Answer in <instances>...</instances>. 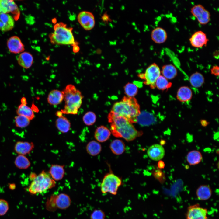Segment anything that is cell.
I'll list each match as a JSON object with an SVG mask.
<instances>
[{"label":"cell","mask_w":219,"mask_h":219,"mask_svg":"<svg viewBox=\"0 0 219 219\" xmlns=\"http://www.w3.org/2000/svg\"><path fill=\"white\" fill-rule=\"evenodd\" d=\"M108 118L110 123L111 132L116 137L130 141L143 134L142 131L137 130L132 123L123 117L116 116L110 112Z\"/></svg>","instance_id":"6da1fadb"},{"label":"cell","mask_w":219,"mask_h":219,"mask_svg":"<svg viewBox=\"0 0 219 219\" xmlns=\"http://www.w3.org/2000/svg\"><path fill=\"white\" fill-rule=\"evenodd\" d=\"M110 113L116 116L123 117L133 123H137L141 112L136 99L125 96L121 101L114 103Z\"/></svg>","instance_id":"7a4b0ae2"},{"label":"cell","mask_w":219,"mask_h":219,"mask_svg":"<svg viewBox=\"0 0 219 219\" xmlns=\"http://www.w3.org/2000/svg\"><path fill=\"white\" fill-rule=\"evenodd\" d=\"M62 92L65 104L61 112L65 114H77L83 98L81 92L72 84L67 85Z\"/></svg>","instance_id":"3957f363"},{"label":"cell","mask_w":219,"mask_h":219,"mask_svg":"<svg viewBox=\"0 0 219 219\" xmlns=\"http://www.w3.org/2000/svg\"><path fill=\"white\" fill-rule=\"evenodd\" d=\"M73 29L62 22L55 24L53 32L49 35L50 42L56 45H70L73 46L78 45V42L75 40Z\"/></svg>","instance_id":"277c9868"},{"label":"cell","mask_w":219,"mask_h":219,"mask_svg":"<svg viewBox=\"0 0 219 219\" xmlns=\"http://www.w3.org/2000/svg\"><path fill=\"white\" fill-rule=\"evenodd\" d=\"M56 182L50 174L44 170L41 172L32 181L28 189L32 194L41 193L55 186Z\"/></svg>","instance_id":"5b68a950"},{"label":"cell","mask_w":219,"mask_h":219,"mask_svg":"<svg viewBox=\"0 0 219 219\" xmlns=\"http://www.w3.org/2000/svg\"><path fill=\"white\" fill-rule=\"evenodd\" d=\"M122 183V180L119 177L112 173H108L104 176L101 183V192L104 194L109 193L116 195Z\"/></svg>","instance_id":"8992f818"},{"label":"cell","mask_w":219,"mask_h":219,"mask_svg":"<svg viewBox=\"0 0 219 219\" xmlns=\"http://www.w3.org/2000/svg\"><path fill=\"white\" fill-rule=\"evenodd\" d=\"M161 70L158 65L153 63L149 65L144 73L139 74V77L144 80V83L153 89L156 88L155 82L161 75Z\"/></svg>","instance_id":"52a82bcc"},{"label":"cell","mask_w":219,"mask_h":219,"mask_svg":"<svg viewBox=\"0 0 219 219\" xmlns=\"http://www.w3.org/2000/svg\"><path fill=\"white\" fill-rule=\"evenodd\" d=\"M190 12L201 25L207 24L210 20V12L202 5L198 4L194 5L191 9Z\"/></svg>","instance_id":"ba28073f"},{"label":"cell","mask_w":219,"mask_h":219,"mask_svg":"<svg viewBox=\"0 0 219 219\" xmlns=\"http://www.w3.org/2000/svg\"><path fill=\"white\" fill-rule=\"evenodd\" d=\"M77 19L81 26L85 30L93 29L95 25L94 16L93 14L87 11H82L78 15Z\"/></svg>","instance_id":"9c48e42d"},{"label":"cell","mask_w":219,"mask_h":219,"mask_svg":"<svg viewBox=\"0 0 219 219\" xmlns=\"http://www.w3.org/2000/svg\"><path fill=\"white\" fill-rule=\"evenodd\" d=\"M208 211L207 209L196 204L190 206L186 214L187 219H207Z\"/></svg>","instance_id":"30bf717a"},{"label":"cell","mask_w":219,"mask_h":219,"mask_svg":"<svg viewBox=\"0 0 219 219\" xmlns=\"http://www.w3.org/2000/svg\"><path fill=\"white\" fill-rule=\"evenodd\" d=\"M191 45L194 47L201 48L206 46L209 41L206 33L201 30L193 33L189 39Z\"/></svg>","instance_id":"8fae6325"},{"label":"cell","mask_w":219,"mask_h":219,"mask_svg":"<svg viewBox=\"0 0 219 219\" xmlns=\"http://www.w3.org/2000/svg\"><path fill=\"white\" fill-rule=\"evenodd\" d=\"M7 44L9 50L12 53H21L25 50L24 44L20 38L17 36L10 37L7 40Z\"/></svg>","instance_id":"7c38bea8"},{"label":"cell","mask_w":219,"mask_h":219,"mask_svg":"<svg viewBox=\"0 0 219 219\" xmlns=\"http://www.w3.org/2000/svg\"><path fill=\"white\" fill-rule=\"evenodd\" d=\"M9 13L17 16H19V11L17 5L13 0H0V13Z\"/></svg>","instance_id":"4fadbf2b"},{"label":"cell","mask_w":219,"mask_h":219,"mask_svg":"<svg viewBox=\"0 0 219 219\" xmlns=\"http://www.w3.org/2000/svg\"><path fill=\"white\" fill-rule=\"evenodd\" d=\"M149 157L154 161H159L162 159L165 154L164 148L160 144H155L150 146L147 150Z\"/></svg>","instance_id":"5bb4252c"},{"label":"cell","mask_w":219,"mask_h":219,"mask_svg":"<svg viewBox=\"0 0 219 219\" xmlns=\"http://www.w3.org/2000/svg\"><path fill=\"white\" fill-rule=\"evenodd\" d=\"M13 18L9 14L0 13V30L7 32L12 30L14 26Z\"/></svg>","instance_id":"9a60e30c"},{"label":"cell","mask_w":219,"mask_h":219,"mask_svg":"<svg viewBox=\"0 0 219 219\" xmlns=\"http://www.w3.org/2000/svg\"><path fill=\"white\" fill-rule=\"evenodd\" d=\"M52 201L54 206L61 209L68 208L70 205L71 200L69 196L67 194L61 193L54 197Z\"/></svg>","instance_id":"2e32d148"},{"label":"cell","mask_w":219,"mask_h":219,"mask_svg":"<svg viewBox=\"0 0 219 219\" xmlns=\"http://www.w3.org/2000/svg\"><path fill=\"white\" fill-rule=\"evenodd\" d=\"M34 147V144L32 142L18 141L15 144L14 150L19 155H24L30 153Z\"/></svg>","instance_id":"e0dca14e"},{"label":"cell","mask_w":219,"mask_h":219,"mask_svg":"<svg viewBox=\"0 0 219 219\" xmlns=\"http://www.w3.org/2000/svg\"><path fill=\"white\" fill-rule=\"evenodd\" d=\"M167 33L163 28L158 27L154 29L151 33L152 40L157 44H162L165 42L167 38Z\"/></svg>","instance_id":"ac0fdd59"},{"label":"cell","mask_w":219,"mask_h":219,"mask_svg":"<svg viewBox=\"0 0 219 219\" xmlns=\"http://www.w3.org/2000/svg\"><path fill=\"white\" fill-rule=\"evenodd\" d=\"M110 131L106 127L102 125L97 127L96 129L94 137L98 141L104 142L108 140L110 136Z\"/></svg>","instance_id":"d6986e66"},{"label":"cell","mask_w":219,"mask_h":219,"mask_svg":"<svg viewBox=\"0 0 219 219\" xmlns=\"http://www.w3.org/2000/svg\"><path fill=\"white\" fill-rule=\"evenodd\" d=\"M19 65L23 68L28 69L32 65L33 61L32 55L28 52H23L20 53L17 57Z\"/></svg>","instance_id":"ffe728a7"},{"label":"cell","mask_w":219,"mask_h":219,"mask_svg":"<svg viewBox=\"0 0 219 219\" xmlns=\"http://www.w3.org/2000/svg\"><path fill=\"white\" fill-rule=\"evenodd\" d=\"M64 165H52L49 171V174L55 181H59L64 177L65 174Z\"/></svg>","instance_id":"44dd1931"},{"label":"cell","mask_w":219,"mask_h":219,"mask_svg":"<svg viewBox=\"0 0 219 219\" xmlns=\"http://www.w3.org/2000/svg\"><path fill=\"white\" fill-rule=\"evenodd\" d=\"M193 93L191 89L188 86H182L178 90L176 98L181 102H186L190 100L192 98Z\"/></svg>","instance_id":"7402d4cb"},{"label":"cell","mask_w":219,"mask_h":219,"mask_svg":"<svg viewBox=\"0 0 219 219\" xmlns=\"http://www.w3.org/2000/svg\"><path fill=\"white\" fill-rule=\"evenodd\" d=\"M64 100V95L62 91L54 89L49 93L47 98L48 103L50 105H57Z\"/></svg>","instance_id":"603a6c76"},{"label":"cell","mask_w":219,"mask_h":219,"mask_svg":"<svg viewBox=\"0 0 219 219\" xmlns=\"http://www.w3.org/2000/svg\"><path fill=\"white\" fill-rule=\"evenodd\" d=\"M196 195L198 199L205 200L209 199L212 195V190L210 187L207 185L200 186L197 189Z\"/></svg>","instance_id":"cb8c5ba5"},{"label":"cell","mask_w":219,"mask_h":219,"mask_svg":"<svg viewBox=\"0 0 219 219\" xmlns=\"http://www.w3.org/2000/svg\"><path fill=\"white\" fill-rule=\"evenodd\" d=\"M161 72L162 75L167 79L171 80L176 76L177 71L174 65L169 64L163 66Z\"/></svg>","instance_id":"d4e9b609"},{"label":"cell","mask_w":219,"mask_h":219,"mask_svg":"<svg viewBox=\"0 0 219 219\" xmlns=\"http://www.w3.org/2000/svg\"><path fill=\"white\" fill-rule=\"evenodd\" d=\"M156 119L154 116L149 113L144 112L137 118V123L143 126H148L155 123Z\"/></svg>","instance_id":"484cf974"},{"label":"cell","mask_w":219,"mask_h":219,"mask_svg":"<svg viewBox=\"0 0 219 219\" xmlns=\"http://www.w3.org/2000/svg\"><path fill=\"white\" fill-rule=\"evenodd\" d=\"M56 126L59 131L62 133H66L70 130L71 123L65 117H58L55 122Z\"/></svg>","instance_id":"4316f807"},{"label":"cell","mask_w":219,"mask_h":219,"mask_svg":"<svg viewBox=\"0 0 219 219\" xmlns=\"http://www.w3.org/2000/svg\"><path fill=\"white\" fill-rule=\"evenodd\" d=\"M109 147L113 154L116 155H120L124 151L125 145L122 141L119 139H115L110 143Z\"/></svg>","instance_id":"83f0119b"},{"label":"cell","mask_w":219,"mask_h":219,"mask_svg":"<svg viewBox=\"0 0 219 219\" xmlns=\"http://www.w3.org/2000/svg\"><path fill=\"white\" fill-rule=\"evenodd\" d=\"M86 148L88 153L93 156L98 155L102 150L101 144L98 142L94 140L89 142L87 144Z\"/></svg>","instance_id":"f1b7e54d"},{"label":"cell","mask_w":219,"mask_h":219,"mask_svg":"<svg viewBox=\"0 0 219 219\" xmlns=\"http://www.w3.org/2000/svg\"><path fill=\"white\" fill-rule=\"evenodd\" d=\"M202 159L201 153L196 150L189 152L186 156L187 162L190 165H194L200 163Z\"/></svg>","instance_id":"f546056e"},{"label":"cell","mask_w":219,"mask_h":219,"mask_svg":"<svg viewBox=\"0 0 219 219\" xmlns=\"http://www.w3.org/2000/svg\"><path fill=\"white\" fill-rule=\"evenodd\" d=\"M16 112L18 115L24 116L30 120L35 117V115L32 108L26 105L21 104L18 107Z\"/></svg>","instance_id":"4dcf8cb0"},{"label":"cell","mask_w":219,"mask_h":219,"mask_svg":"<svg viewBox=\"0 0 219 219\" xmlns=\"http://www.w3.org/2000/svg\"><path fill=\"white\" fill-rule=\"evenodd\" d=\"M189 82L193 87L198 88L201 87L204 82V78L203 75L198 72L193 74L190 77Z\"/></svg>","instance_id":"1f68e13d"},{"label":"cell","mask_w":219,"mask_h":219,"mask_svg":"<svg viewBox=\"0 0 219 219\" xmlns=\"http://www.w3.org/2000/svg\"><path fill=\"white\" fill-rule=\"evenodd\" d=\"M14 163L17 168L21 169H27L31 165L29 159L25 155H19L16 157Z\"/></svg>","instance_id":"d6a6232c"},{"label":"cell","mask_w":219,"mask_h":219,"mask_svg":"<svg viewBox=\"0 0 219 219\" xmlns=\"http://www.w3.org/2000/svg\"><path fill=\"white\" fill-rule=\"evenodd\" d=\"M155 85L156 87L159 90L165 91L170 88L172 84L162 75H161L157 79Z\"/></svg>","instance_id":"836d02e7"},{"label":"cell","mask_w":219,"mask_h":219,"mask_svg":"<svg viewBox=\"0 0 219 219\" xmlns=\"http://www.w3.org/2000/svg\"><path fill=\"white\" fill-rule=\"evenodd\" d=\"M15 121L16 126L21 128L27 127L30 122V120L27 118L20 115H18L15 117Z\"/></svg>","instance_id":"e575fe53"},{"label":"cell","mask_w":219,"mask_h":219,"mask_svg":"<svg viewBox=\"0 0 219 219\" xmlns=\"http://www.w3.org/2000/svg\"><path fill=\"white\" fill-rule=\"evenodd\" d=\"M124 92L127 96L133 97L137 94L138 88L135 84L128 83L124 87Z\"/></svg>","instance_id":"d590c367"},{"label":"cell","mask_w":219,"mask_h":219,"mask_svg":"<svg viewBox=\"0 0 219 219\" xmlns=\"http://www.w3.org/2000/svg\"><path fill=\"white\" fill-rule=\"evenodd\" d=\"M96 116L93 112L89 111L86 113L83 117V121L86 125H93L96 121Z\"/></svg>","instance_id":"8d00e7d4"},{"label":"cell","mask_w":219,"mask_h":219,"mask_svg":"<svg viewBox=\"0 0 219 219\" xmlns=\"http://www.w3.org/2000/svg\"><path fill=\"white\" fill-rule=\"evenodd\" d=\"M106 217V214L102 210L95 209L92 213L90 219H105Z\"/></svg>","instance_id":"74e56055"},{"label":"cell","mask_w":219,"mask_h":219,"mask_svg":"<svg viewBox=\"0 0 219 219\" xmlns=\"http://www.w3.org/2000/svg\"><path fill=\"white\" fill-rule=\"evenodd\" d=\"M9 209L8 202L3 199H0V216L5 215Z\"/></svg>","instance_id":"f35d334b"},{"label":"cell","mask_w":219,"mask_h":219,"mask_svg":"<svg viewBox=\"0 0 219 219\" xmlns=\"http://www.w3.org/2000/svg\"><path fill=\"white\" fill-rule=\"evenodd\" d=\"M211 73L215 76H217L219 75V68L217 65L214 66L211 69Z\"/></svg>","instance_id":"ab89813d"},{"label":"cell","mask_w":219,"mask_h":219,"mask_svg":"<svg viewBox=\"0 0 219 219\" xmlns=\"http://www.w3.org/2000/svg\"><path fill=\"white\" fill-rule=\"evenodd\" d=\"M102 20L105 22H107L110 21V18L107 14H104L102 17Z\"/></svg>","instance_id":"60d3db41"},{"label":"cell","mask_w":219,"mask_h":219,"mask_svg":"<svg viewBox=\"0 0 219 219\" xmlns=\"http://www.w3.org/2000/svg\"><path fill=\"white\" fill-rule=\"evenodd\" d=\"M158 166L159 169H163L165 166V163L162 160H160L158 163Z\"/></svg>","instance_id":"b9f144b4"},{"label":"cell","mask_w":219,"mask_h":219,"mask_svg":"<svg viewBox=\"0 0 219 219\" xmlns=\"http://www.w3.org/2000/svg\"><path fill=\"white\" fill-rule=\"evenodd\" d=\"M200 123L203 127L207 126L209 124V123L205 120H201Z\"/></svg>","instance_id":"7bdbcfd3"},{"label":"cell","mask_w":219,"mask_h":219,"mask_svg":"<svg viewBox=\"0 0 219 219\" xmlns=\"http://www.w3.org/2000/svg\"><path fill=\"white\" fill-rule=\"evenodd\" d=\"M73 51L75 53L78 52L80 50L79 47L78 45H75L73 46Z\"/></svg>","instance_id":"ee69618b"},{"label":"cell","mask_w":219,"mask_h":219,"mask_svg":"<svg viewBox=\"0 0 219 219\" xmlns=\"http://www.w3.org/2000/svg\"><path fill=\"white\" fill-rule=\"evenodd\" d=\"M21 104L23 105H26L27 104L26 99L24 97H23L21 99Z\"/></svg>","instance_id":"f6af8a7d"},{"label":"cell","mask_w":219,"mask_h":219,"mask_svg":"<svg viewBox=\"0 0 219 219\" xmlns=\"http://www.w3.org/2000/svg\"><path fill=\"white\" fill-rule=\"evenodd\" d=\"M9 187L10 189L13 190L16 188V186L14 183H10L9 184Z\"/></svg>","instance_id":"bcb514c9"},{"label":"cell","mask_w":219,"mask_h":219,"mask_svg":"<svg viewBox=\"0 0 219 219\" xmlns=\"http://www.w3.org/2000/svg\"><path fill=\"white\" fill-rule=\"evenodd\" d=\"M35 173L32 172L31 173L29 176V178L31 180H32L36 176Z\"/></svg>","instance_id":"7dc6e473"},{"label":"cell","mask_w":219,"mask_h":219,"mask_svg":"<svg viewBox=\"0 0 219 219\" xmlns=\"http://www.w3.org/2000/svg\"><path fill=\"white\" fill-rule=\"evenodd\" d=\"M63 113L61 111H57L56 112V115L58 117H61L63 116Z\"/></svg>","instance_id":"c3c4849f"},{"label":"cell","mask_w":219,"mask_h":219,"mask_svg":"<svg viewBox=\"0 0 219 219\" xmlns=\"http://www.w3.org/2000/svg\"><path fill=\"white\" fill-rule=\"evenodd\" d=\"M165 141L164 140H162L160 141V144L162 146V145H163L165 144Z\"/></svg>","instance_id":"681fc988"},{"label":"cell","mask_w":219,"mask_h":219,"mask_svg":"<svg viewBox=\"0 0 219 219\" xmlns=\"http://www.w3.org/2000/svg\"></svg>","instance_id":"f907efd6"}]
</instances>
